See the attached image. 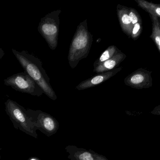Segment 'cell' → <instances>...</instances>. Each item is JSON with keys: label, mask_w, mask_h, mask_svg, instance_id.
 <instances>
[{"label": "cell", "mask_w": 160, "mask_h": 160, "mask_svg": "<svg viewBox=\"0 0 160 160\" xmlns=\"http://www.w3.org/2000/svg\"><path fill=\"white\" fill-rule=\"evenodd\" d=\"M153 112L155 113H157L158 114H160V105L156 107L155 110L153 111Z\"/></svg>", "instance_id": "e0dca14e"}, {"label": "cell", "mask_w": 160, "mask_h": 160, "mask_svg": "<svg viewBox=\"0 0 160 160\" xmlns=\"http://www.w3.org/2000/svg\"><path fill=\"white\" fill-rule=\"evenodd\" d=\"M129 15L130 18L132 27L136 23L142 22V18L138 11L132 8L129 7Z\"/></svg>", "instance_id": "5bb4252c"}, {"label": "cell", "mask_w": 160, "mask_h": 160, "mask_svg": "<svg viewBox=\"0 0 160 160\" xmlns=\"http://www.w3.org/2000/svg\"><path fill=\"white\" fill-rule=\"evenodd\" d=\"M31 160H36L34 159H31Z\"/></svg>", "instance_id": "ffe728a7"}, {"label": "cell", "mask_w": 160, "mask_h": 160, "mask_svg": "<svg viewBox=\"0 0 160 160\" xmlns=\"http://www.w3.org/2000/svg\"><path fill=\"white\" fill-rule=\"evenodd\" d=\"M12 51L24 71L41 87L44 94L51 99H56L57 96L51 85L50 79L42 67L41 61L25 51H18L14 49Z\"/></svg>", "instance_id": "6da1fadb"}, {"label": "cell", "mask_w": 160, "mask_h": 160, "mask_svg": "<svg viewBox=\"0 0 160 160\" xmlns=\"http://www.w3.org/2000/svg\"><path fill=\"white\" fill-rule=\"evenodd\" d=\"M152 21V33L149 37L156 44L160 54V25L158 17L149 14Z\"/></svg>", "instance_id": "8fae6325"}, {"label": "cell", "mask_w": 160, "mask_h": 160, "mask_svg": "<svg viewBox=\"0 0 160 160\" xmlns=\"http://www.w3.org/2000/svg\"><path fill=\"white\" fill-rule=\"evenodd\" d=\"M93 42V35L88 27L87 19L81 22L71 40L68 55V61L71 68H76L80 61L86 58Z\"/></svg>", "instance_id": "7a4b0ae2"}, {"label": "cell", "mask_w": 160, "mask_h": 160, "mask_svg": "<svg viewBox=\"0 0 160 160\" xmlns=\"http://www.w3.org/2000/svg\"><path fill=\"white\" fill-rule=\"evenodd\" d=\"M138 6L149 14L160 19V4L155 3L145 0H135Z\"/></svg>", "instance_id": "30bf717a"}, {"label": "cell", "mask_w": 160, "mask_h": 160, "mask_svg": "<svg viewBox=\"0 0 160 160\" xmlns=\"http://www.w3.org/2000/svg\"><path fill=\"white\" fill-rule=\"evenodd\" d=\"M4 54L5 53L4 52L3 50L2 49H0V60L3 57Z\"/></svg>", "instance_id": "ac0fdd59"}, {"label": "cell", "mask_w": 160, "mask_h": 160, "mask_svg": "<svg viewBox=\"0 0 160 160\" xmlns=\"http://www.w3.org/2000/svg\"><path fill=\"white\" fill-rule=\"evenodd\" d=\"M61 9L52 11L41 19L38 31L45 39L50 49L54 50L58 46Z\"/></svg>", "instance_id": "3957f363"}, {"label": "cell", "mask_w": 160, "mask_h": 160, "mask_svg": "<svg viewBox=\"0 0 160 160\" xmlns=\"http://www.w3.org/2000/svg\"><path fill=\"white\" fill-rule=\"evenodd\" d=\"M117 12L122 31L131 38L132 25L129 15V7L118 4L117 6Z\"/></svg>", "instance_id": "ba28073f"}, {"label": "cell", "mask_w": 160, "mask_h": 160, "mask_svg": "<svg viewBox=\"0 0 160 160\" xmlns=\"http://www.w3.org/2000/svg\"><path fill=\"white\" fill-rule=\"evenodd\" d=\"M122 67L117 68L115 69L107 72L99 73L98 75L93 76L91 78L81 82L76 87V89L78 90H83L94 87L96 85L100 84L106 81L110 78L113 77L117 73L122 70Z\"/></svg>", "instance_id": "8992f818"}, {"label": "cell", "mask_w": 160, "mask_h": 160, "mask_svg": "<svg viewBox=\"0 0 160 160\" xmlns=\"http://www.w3.org/2000/svg\"><path fill=\"white\" fill-rule=\"evenodd\" d=\"M158 19L160 25V19L158 18Z\"/></svg>", "instance_id": "d6986e66"}, {"label": "cell", "mask_w": 160, "mask_h": 160, "mask_svg": "<svg viewBox=\"0 0 160 160\" xmlns=\"http://www.w3.org/2000/svg\"><path fill=\"white\" fill-rule=\"evenodd\" d=\"M4 84L16 91L33 95L39 96L44 93L41 87L25 71L14 74L5 79Z\"/></svg>", "instance_id": "277c9868"}, {"label": "cell", "mask_w": 160, "mask_h": 160, "mask_svg": "<svg viewBox=\"0 0 160 160\" xmlns=\"http://www.w3.org/2000/svg\"><path fill=\"white\" fill-rule=\"evenodd\" d=\"M80 160H94L92 155L89 152H85L80 154L79 156Z\"/></svg>", "instance_id": "2e32d148"}, {"label": "cell", "mask_w": 160, "mask_h": 160, "mask_svg": "<svg viewBox=\"0 0 160 160\" xmlns=\"http://www.w3.org/2000/svg\"><path fill=\"white\" fill-rule=\"evenodd\" d=\"M43 126L47 130L51 131L53 130L55 127L54 121L50 117H46L43 120Z\"/></svg>", "instance_id": "9a60e30c"}, {"label": "cell", "mask_w": 160, "mask_h": 160, "mask_svg": "<svg viewBox=\"0 0 160 160\" xmlns=\"http://www.w3.org/2000/svg\"><path fill=\"white\" fill-rule=\"evenodd\" d=\"M126 57V54L121 51L111 59L94 68L93 71L99 74L115 69L118 68L120 63L123 62Z\"/></svg>", "instance_id": "9c48e42d"}, {"label": "cell", "mask_w": 160, "mask_h": 160, "mask_svg": "<svg viewBox=\"0 0 160 160\" xmlns=\"http://www.w3.org/2000/svg\"><path fill=\"white\" fill-rule=\"evenodd\" d=\"M120 52L121 51L115 45H111V46H109L101 54L99 57L94 62V65H93L94 68L97 67L99 65L103 62L111 59Z\"/></svg>", "instance_id": "7c38bea8"}, {"label": "cell", "mask_w": 160, "mask_h": 160, "mask_svg": "<svg viewBox=\"0 0 160 160\" xmlns=\"http://www.w3.org/2000/svg\"><path fill=\"white\" fill-rule=\"evenodd\" d=\"M143 30L142 22L138 23L133 25L131 38L134 40H137L142 34Z\"/></svg>", "instance_id": "4fadbf2b"}, {"label": "cell", "mask_w": 160, "mask_h": 160, "mask_svg": "<svg viewBox=\"0 0 160 160\" xmlns=\"http://www.w3.org/2000/svg\"><path fill=\"white\" fill-rule=\"evenodd\" d=\"M6 109L10 116L25 130L30 131V126L26 115L15 101L8 100L6 102Z\"/></svg>", "instance_id": "52a82bcc"}, {"label": "cell", "mask_w": 160, "mask_h": 160, "mask_svg": "<svg viewBox=\"0 0 160 160\" xmlns=\"http://www.w3.org/2000/svg\"><path fill=\"white\" fill-rule=\"evenodd\" d=\"M151 73L152 71L145 69H138L128 75L125 78L124 82L126 85L135 89L150 88L153 85Z\"/></svg>", "instance_id": "5b68a950"}]
</instances>
